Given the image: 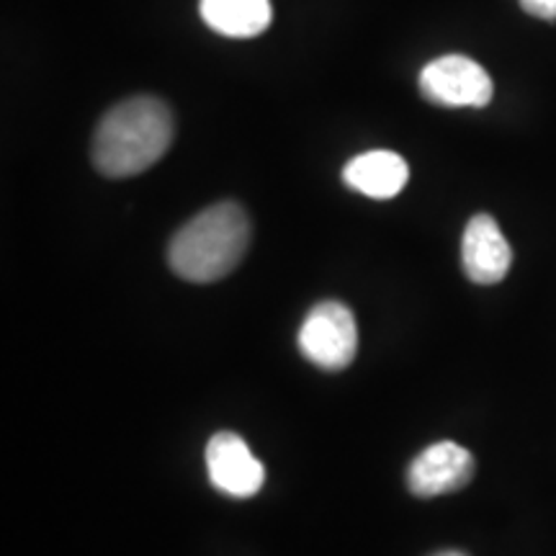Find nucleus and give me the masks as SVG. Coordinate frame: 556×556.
<instances>
[{
    "instance_id": "f257e3e1",
    "label": "nucleus",
    "mask_w": 556,
    "mask_h": 556,
    "mask_svg": "<svg viewBox=\"0 0 556 556\" xmlns=\"http://www.w3.org/2000/svg\"><path fill=\"white\" fill-rule=\"evenodd\" d=\"M173 114L155 96H135L106 111L93 135V165L106 178H131L165 155L173 142Z\"/></svg>"
},
{
    "instance_id": "f03ea898",
    "label": "nucleus",
    "mask_w": 556,
    "mask_h": 556,
    "mask_svg": "<svg viewBox=\"0 0 556 556\" xmlns=\"http://www.w3.org/2000/svg\"><path fill=\"white\" fill-rule=\"evenodd\" d=\"M250 245V219L235 201L199 212L173 235L168 263L173 274L191 283H212L232 274Z\"/></svg>"
},
{
    "instance_id": "7ed1b4c3",
    "label": "nucleus",
    "mask_w": 556,
    "mask_h": 556,
    "mask_svg": "<svg viewBox=\"0 0 556 556\" xmlns=\"http://www.w3.org/2000/svg\"><path fill=\"white\" fill-rule=\"evenodd\" d=\"M299 351L325 371H343L358 351V328L353 312L340 302H319L299 328Z\"/></svg>"
},
{
    "instance_id": "20e7f679",
    "label": "nucleus",
    "mask_w": 556,
    "mask_h": 556,
    "mask_svg": "<svg viewBox=\"0 0 556 556\" xmlns=\"http://www.w3.org/2000/svg\"><path fill=\"white\" fill-rule=\"evenodd\" d=\"M420 93L443 109H484L495 88L479 62L464 54H446L420 70Z\"/></svg>"
},
{
    "instance_id": "39448f33",
    "label": "nucleus",
    "mask_w": 556,
    "mask_h": 556,
    "mask_svg": "<svg viewBox=\"0 0 556 556\" xmlns=\"http://www.w3.org/2000/svg\"><path fill=\"white\" fill-rule=\"evenodd\" d=\"M475 477V456L454 441L428 446L413 458L407 486L415 497H441L464 490Z\"/></svg>"
},
{
    "instance_id": "423d86ee",
    "label": "nucleus",
    "mask_w": 556,
    "mask_h": 556,
    "mask_svg": "<svg viewBox=\"0 0 556 556\" xmlns=\"http://www.w3.org/2000/svg\"><path fill=\"white\" fill-rule=\"evenodd\" d=\"M206 469L212 484L229 497L245 500L258 495L266 482V469L238 433H217L208 438Z\"/></svg>"
},
{
    "instance_id": "0eeeda50",
    "label": "nucleus",
    "mask_w": 556,
    "mask_h": 556,
    "mask_svg": "<svg viewBox=\"0 0 556 556\" xmlns=\"http://www.w3.org/2000/svg\"><path fill=\"white\" fill-rule=\"evenodd\" d=\"M513 250L490 214H475L462 238V266L469 281L492 287L507 276Z\"/></svg>"
},
{
    "instance_id": "6e6552de",
    "label": "nucleus",
    "mask_w": 556,
    "mask_h": 556,
    "mask_svg": "<svg viewBox=\"0 0 556 556\" xmlns=\"http://www.w3.org/2000/svg\"><path fill=\"white\" fill-rule=\"evenodd\" d=\"M409 168L405 157L392 150H371L353 157L343 168L348 189L368 199H394L407 186Z\"/></svg>"
},
{
    "instance_id": "1a4fd4ad",
    "label": "nucleus",
    "mask_w": 556,
    "mask_h": 556,
    "mask_svg": "<svg viewBox=\"0 0 556 556\" xmlns=\"http://www.w3.org/2000/svg\"><path fill=\"white\" fill-rule=\"evenodd\" d=\"M201 18L229 39L258 37L270 26V0H201Z\"/></svg>"
},
{
    "instance_id": "9d476101",
    "label": "nucleus",
    "mask_w": 556,
    "mask_h": 556,
    "mask_svg": "<svg viewBox=\"0 0 556 556\" xmlns=\"http://www.w3.org/2000/svg\"><path fill=\"white\" fill-rule=\"evenodd\" d=\"M520 9L541 21L556 18V0H520Z\"/></svg>"
},
{
    "instance_id": "9b49d317",
    "label": "nucleus",
    "mask_w": 556,
    "mask_h": 556,
    "mask_svg": "<svg viewBox=\"0 0 556 556\" xmlns=\"http://www.w3.org/2000/svg\"><path fill=\"white\" fill-rule=\"evenodd\" d=\"M433 556H467V554H462V552H438Z\"/></svg>"
}]
</instances>
